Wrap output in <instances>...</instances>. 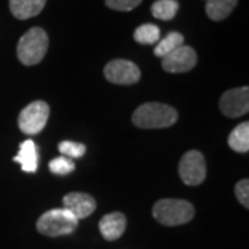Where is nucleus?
Returning <instances> with one entry per match:
<instances>
[{
	"label": "nucleus",
	"instance_id": "obj_10",
	"mask_svg": "<svg viewBox=\"0 0 249 249\" xmlns=\"http://www.w3.org/2000/svg\"><path fill=\"white\" fill-rule=\"evenodd\" d=\"M62 202L64 208L68 209L78 220L90 216L97 208L94 198L85 193H70L64 196Z\"/></svg>",
	"mask_w": 249,
	"mask_h": 249
},
{
	"label": "nucleus",
	"instance_id": "obj_9",
	"mask_svg": "<svg viewBox=\"0 0 249 249\" xmlns=\"http://www.w3.org/2000/svg\"><path fill=\"white\" fill-rule=\"evenodd\" d=\"M220 109L229 118L248 114L249 111V89L247 86L237 89L227 90L220 97Z\"/></svg>",
	"mask_w": 249,
	"mask_h": 249
},
{
	"label": "nucleus",
	"instance_id": "obj_13",
	"mask_svg": "<svg viewBox=\"0 0 249 249\" xmlns=\"http://www.w3.org/2000/svg\"><path fill=\"white\" fill-rule=\"evenodd\" d=\"M46 0H10L11 14L17 19H28L40 14Z\"/></svg>",
	"mask_w": 249,
	"mask_h": 249
},
{
	"label": "nucleus",
	"instance_id": "obj_17",
	"mask_svg": "<svg viewBox=\"0 0 249 249\" xmlns=\"http://www.w3.org/2000/svg\"><path fill=\"white\" fill-rule=\"evenodd\" d=\"M178 11V0H157L152 3V16L162 21H170L176 17Z\"/></svg>",
	"mask_w": 249,
	"mask_h": 249
},
{
	"label": "nucleus",
	"instance_id": "obj_7",
	"mask_svg": "<svg viewBox=\"0 0 249 249\" xmlns=\"http://www.w3.org/2000/svg\"><path fill=\"white\" fill-rule=\"evenodd\" d=\"M104 75L115 85H134L140 80L142 72L139 67L127 60H112L106 65Z\"/></svg>",
	"mask_w": 249,
	"mask_h": 249
},
{
	"label": "nucleus",
	"instance_id": "obj_5",
	"mask_svg": "<svg viewBox=\"0 0 249 249\" xmlns=\"http://www.w3.org/2000/svg\"><path fill=\"white\" fill-rule=\"evenodd\" d=\"M50 108L45 101H34L24 108L18 116V127L25 134H37L45 129Z\"/></svg>",
	"mask_w": 249,
	"mask_h": 249
},
{
	"label": "nucleus",
	"instance_id": "obj_4",
	"mask_svg": "<svg viewBox=\"0 0 249 249\" xmlns=\"http://www.w3.org/2000/svg\"><path fill=\"white\" fill-rule=\"evenodd\" d=\"M79 220L65 209H50L39 217L36 223L37 231L47 237H61L72 234L78 229Z\"/></svg>",
	"mask_w": 249,
	"mask_h": 249
},
{
	"label": "nucleus",
	"instance_id": "obj_11",
	"mask_svg": "<svg viewBox=\"0 0 249 249\" xmlns=\"http://www.w3.org/2000/svg\"><path fill=\"white\" fill-rule=\"evenodd\" d=\"M98 229L101 235L107 241H116L124 235L126 230V217L121 212H112L106 214L100 223Z\"/></svg>",
	"mask_w": 249,
	"mask_h": 249
},
{
	"label": "nucleus",
	"instance_id": "obj_12",
	"mask_svg": "<svg viewBox=\"0 0 249 249\" xmlns=\"http://www.w3.org/2000/svg\"><path fill=\"white\" fill-rule=\"evenodd\" d=\"M14 160L21 165V169L27 173H35L37 170V163H39V154H37V147L34 140H25L21 142L19 151L14 157Z\"/></svg>",
	"mask_w": 249,
	"mask_h": 249
},
{
	"label": "nucleus",
	"instance_id": "obj_3",
	"mask_svg": "<svg viewBox=\"0 0 249 249\" xmlns=\"http://www.w3.org/2000/svg\"><path fill=\"white\" fill-rule=\"evenodd\" d=\"M49 47V36L42 28H31L21 36L17 45L18 60L24 65H36L45 58Z\"/></svg>",
	"mask_w": 249,
	"mask_h": 249
},
{
	"label": "nucleus",
	"instance_id": "obj_6",
	"mask_svg": "<svg viewBox=\"0 0 249 249\" xmlns=\"http://www.w3.org/2000/svg\"><path fill=\"white\" fill-rule=\"evenodd\" d=\"M178 175L187 186H198L206 178V162L199 151H188L183 155L178 165Z\"/></svg>",
	"mask_w": 249,
	"mask_h": 249
},
{
	"label": "nucleus",
	"instance_id": "obj_20",
	"mask_svg": "<svg viewBox=\"0 0 249 249\" xmlns=\"http://www.w3.org/2000/svg\"><path fill=\"white\" fill-rule=\"evenodd\" d=\"M58 150L62 154V157L67 158H80L86 152V145L82 142H61L58 145Z\"/></svg>",
	"mask_w": 249,
	"mask_h": 249
},
{
	"label": "nucleus",
	"instance_id": "obj_14",
	"mask_svg": "<svg viewBox=\"0 0 249 249\" xmlns=\"http://www.w3.org/2000/svg\"><path fill=\"white\" fill-rule=\"evenodd\" d=\"M237 0H206V16L212 21H223L232 13Z\"/></svg>",
	"mask_w": 249,
	"mask_h": 249
},
{
	"label": "nucleus",
	"instance_id": "obj_21",
	"mask_svg": "<svg viewBox=\"0 0 249 249\" xmlns=\"http://www.w3.org/2000/svg\"><path fill=\"white\" fill-rule=\"evenodd\" d=\"M142 0H106L107 7L116 11H130L136 9Z\"/></svg>",
	"mask_w": 249,
	"mask_h": 249
},
{
	"label": "nucleus",
	"instance_id": "obj_18",
	"mask_svg": "<svg viewBox=\"0 0 249 249\" xmlns=\"http://www.w3.org/2000/svg\"><path fill=\"white\" fill-rule=\"evenodd\" d=\"M134 40L140 45H154L160 40V28L154 24H144L134 31Z\"/></svg>",
	"mask_w": 249,
	"mask_h": 249
},
{
	"label": "nucleus",
	"instance_id": "obj_22",
	"mask_svg": "<svg viewBox=\"0 0 249 249\" xmlns=\"http://www.w3.org/2000/svg\"><path fill=\"white\" fill-rule=\"evenodd\" d=\"M235 196L241 204L245 208H249V181L248 178H244L237 183L235 186Z\"/></svg>",
	"mask_w": 249,
	"mask_h": 249
},
{
	"label": "nucleus",
	"instance_id": "obj_19",
	"mask_svg": "<svg viewBox=\"0 0 249 249\" xmlns=\"http://www.w3.org/2000/svg\"><path fill=\"white\" fill-rule=\"evenodd\" d=\"M49 169L54 175H60V176H64V175H70L75 170V162L71 160V158H67V157H58L55 160H50L49 163Z\"/></svg>",
	"mask_w": 249,
	"mask_h": 249
},
{
	"label": "nucleus",
	"instance_id": "obj_8",
	"mask_svg": "<svg viewBox=\"0 0 249 249\" xmlns=\"http://www.w3.org/2000/svg\"><path fill=\"white\" fill-rule=\"evenodd\" d=\"M196 50L190 46L183 45L162 58V68L163 71L172 73L188 72L196 67Z\"/></svg>",
	"mask_w": 249,
	"mask_h": 249
},
{
	"label": "nucleus",
	"instance_id": "obj_16",
	"mask_svg": "<svg viewBox=\"0 0 249 249\" xmlns=\"http://www.w3.org/2000/svg\"><path fill=\"white\" fill-rule=\"evenodd\" d=\"M183 45H184V36L181 35V34H178V32H170L162 40L158 42V45L155 46L154 54L157 57L163 58L165 55L175 52L178 47Z\"/></svg>",
	"mask_w": 249,
	"mask_h": 249
},
{
	"label": "nucleus",
	"instance_id": "obj_15",
	"mask_svg": "<svg viewBox=\"0 0 249 249\" xmlns=\"http://www.w3.org/2000/svg\"><path fill=\"white\" fill-rule=\"evenodd\" d=\"M229 145L234 151L244 154L249 151V124H240L230 136H229Z\"/></svg>",
	"mask_w": 249,
	"mask_h": 249
},
{
	"label": "nucleus",
	"instance_id": "obj_1",
	"mask_svg": "<svg viewBox=\"0 0 249 249\" xmlns=\"http://www.w3.org/2000/svg\"><path fill=\"white\" fill-rule=\"evenodd\" d=\"M178 111L160 103L142 104L133 112L132 121L142 129H163L178 122Z\"/></svg>",
	"mask_w": 249,
	"mask_h": 249
},
{
	"label": "nucleus",
	"instance_id": "obj_2",
	"mask_svg": "<svg viewBox=\"0 0 249 249\" xmlns=\"http://www.w3.org/2000/svg\"><path fill=\"white\" fill-rule=\"evenodd\" d=\"M196 214L193 204L184 199H172L165 198L160 199L152 206V216L157 222L163 226H181L188 223Z\"/></svg>",
	"mask_w": 249,
	"mask_h": 249
}]
</instances>
